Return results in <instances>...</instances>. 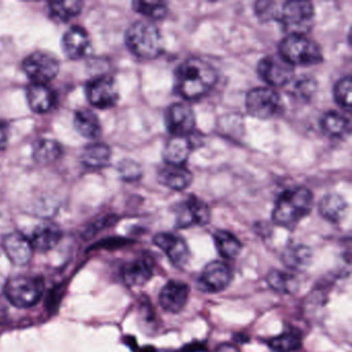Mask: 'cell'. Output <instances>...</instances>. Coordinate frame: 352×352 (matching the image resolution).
Listing matches in <instances>:
<instances>
[{
    "label": "cell",
    "mask_w": 352,
    "mask_h": 352,
    "mask_svg": "<svg viewBox=\"0 0 352 352\" xmlns=\"http://www.w3.org/2000/svg\"><path fill=\"white\" fill-rule=\"evenodd\" d=\"M61 238L63 232L58 226L52 222H44L34 228L30 240L34 251L48 252L58 245Z\"/></svg>",
    "instance_id": "18"
},
{
    "label": "cell",
    "mask_w": 352,
    "mask_h": 352,
    "mask_svg": "<svg viewBox=\"0 0 352 352\" xmlns=\"http://www.w3.org/2000/svg\"><path fill=\"white\" fill-rule=\"evenodd\" d=\"M153 242L166 253L175 267L182 269L190 261V249L182 236L170 232H160L154 236Z\"/></svg>",
    "instance_id": "14"
},
{
    "label": "cell",
    "mask_w": 352,
    "mask_h": 352,
    "mask_svg": "<svg viewBox=\"0 0 352 352\" xmlns=\"http://www.w3.org/2000/svg\"><path fill=\"white\" fill-rule=\"evenodd\" d=\"M88 102L96 108L110 109L119 100V89L116 80L111 76H102L86 85Z\"/></svg>",
    "instance_id": "11"
},
{
    "label": "cell",
    "mask_w": 352,
    "mask_h": 352,
    "mask_svg": "<svg viewBox=\"0 0 352 352\" xmlns=\"http://www.w3.org/2000/svg\"><path fill=\"white\" fill-rule=\"evenodd\" d=\"M166 125L173 137L188 138L197 125L195 112L183 102L173 104L166 111Z\"/></svg>",
    "instance_id": "13"
},
{
    "label": "cell",
    "mask_w": 352,
    "mask_h": 352,
    "mask_svg": "<svg viewBox=\"0 0 352 352\" xmlns=\"http://www.w3.org/2000/svg\"><path fill=\"white\" fill-rule=\"evenodd\" d=\"M26 96L30 108L38 114L49 112L56 104V94L46 84H30Z\"/></svg>",
    "instance_id": "20"
},
{
    "label": "cell",
    "mask_w": 352,
    "mask_h": 352,
    "mask_svg": "<svg viewBox=\"0 0 352 352\" xmlns=\"http://www.w3.org/2000/svg\"><path fill=\"white\" fill-rule=\"evenodd\" d=\"M119 172L124 180L135 181L141 177V166L133 160H123L119 166Z\"/></svg>",
    "instance_id": "37"
},
{
    "label": "cell",
    "mask_w": 352,
    "mask_h": 352,
    "mask_svg": "<svg viewBox=\"0 0 352 352\" xmlns=\"http://www.w3.org/2000/svg\"><path fill=\"white\" fill-rule=\"evenodd\" d=\"M192 173L184 166L166 164L158 173V181L170 190L181 191L192 183Z\"/></svg>",
    "instance_id": "19"
},
{
    "label": "cell",
    "mask_w": 352,
    "mask_h": 352,
    "mask_svg": "<svg viewBox=\"0 0 352 352\" xmlns=\"http://www.w3.org/2000/svg\"><path fill=\"white\" fill-rule=\"evenodd\" d=\"M315 10L311 1H283L278 22L287 36H306L314 24Z\"/></svg>",
    "instance_id": "5"
},
{
    "label": "cell",
    "mask_w": 352,
    "mask_h": 352,
    "mask_svg": "<svg viewBox=\"0 0 352 352\" xmlns=\"http://www.w3.org/2000/svg\"><path fill=\"white\" fill-rule=\"evenodd\" d=\"M259 77L273 87H283L294 79V67L279 54L263 57L257 65Z\"/></svg>",
    "instance_id": "10"
},
{
    "label": "cell",
    "mask_w": 352,
    "mask_h": 352,
    "mask_svg": "<svg viewBox=\"0 0 352 352\" xmlns=\"http://www.w3.org/2000/svg\"><path fill=\"white\" fill-rule=\"evenodd\" d=\"M312 261V251L306 245L296 244L287 247L282 254L285 267L296 271H304Z\"/></svg>",
    "instance_id": "26"
},
{
    "label": "cell",
    "mask_w": 352,
    "mask_h": 352,
    "mask_svg": "<svg viewBox=\"0 0 352 352\" xmlns=\"http://www.w3.org/2000/svg\"><path fill=\"white\" fill-rule=\"evenodd\" d=\"M217 80V72L208 61L192 57L177 67L175 89L184 100H201L211 91Z\"/></svg>",
    "instance_id": "1"
},
{
    "label": "cell",
    "mask_w": 352,
    "mask_h": 352,
    "mask_svg": "<svg viewBox=\"0 0 352 352\" xmlns=\"http://www.w3.org/2000/svg\"><path fill=\"white\" fill-rule=\"evenodd\" d=\"M270 347L276 352H292L302 347V337L296 331H287L269 340Z\"/></svg>",
    "instance_id": "33"
},
{
    "label": "cell",
    "mask_w": 352,
    "mask_h": 352,
    "mask_svg": "<svg viewBox=\"0 0 352 352\" xmlns=\"http://www.w3.org/2000/svg\"><path fill=\"white\" fill-rule=\"evenodd\" d=\"M279 55L292 67H311L322 61L320 46L307 36H286L279 45Z\"/></svg>",
    "instance_id": "4"
},
{
    "label": "cell",
    "mask_w": 352,
    "mask_h": 352,
    "mask_svg": "<svg viewBox=\"0 0 352 352\" xmlns=\"http://www.w3.org/2000/svg\"><path fill=\"white\" fill-rule=\"evenodd\" d=\"M232 279V271L226 263L211 261L204 267L197 279V289L205 294H218L228 287Z\"/></svg>",
    "instance_id": "12"
},
{
    "label": "cell",
    "mask_w": 352,
    "mask_h": 352,
    "mask_svg": "<svg viewBox=\"0 0 352 352\" xmlns=\"http://www.w3.org/2000/svg\"><path fill=\"white\" fill-rule=\"evenodd\" d=\"M133 8L137 13L151 20H162L168 14V5L164 1H133Z\"/></svg>",
    "instance_id": "34"
},
{
    "label": "cell",
    "mask_w": 352,
    "mask_h": 352,
    "mask_svg": "<svg viewBox=\"0 0 352 352\" xmlns=\"http://www.w3.org/2000/svg\"><path fill=\"white\" fill-rule=\"evenodd\" d=\"M313 207V195L304 186L284 190L276 201L273 210V221L287 230H294Z\"/></svg>",
    "instance_id": "2"
},
{
    "label": "cell",
    "mask_w": 352,
    "mask_h": 352,
    "mask_svg": "<svg viewBox=\"0 0 352 352\" xmlns=\"http://www.w3.org/2000/svg\"><path fill=\"white\" fill-rule=\"evenodd\" d=\"M176 226L179 228L203 226L211 219V210L205 201L195 195L186 197L175 207Z\"/></svg>",
    "instance_id": "9"
},
{
    "label": "cell",
    "mask_w": 352,
    "mask_h": 352,
    "mask_svg": "<svg viewBox=\"0 0 352 352\" xmlns=\"http://www.w3.org/2000/svg\"><path fill=\"white\" fill-rule=\"evenodd\" d=\"M189 294L190 287L188 284L178 280H170L160 290L158 300L160 306L166 312L176 314L186 306Z\"/></svg>",
    "instance_id": "15"
},
{
    "label": "cell",
    "mask_w": 352,
    "mask_h": 352,
    "mask_svg": "<svg viewBox=\"0 0 352 352\" xmlns=\"http://www.w3.org/2000/svg\"><path fill=\"white\" fill-rule=\"evenodd\" d=\"M192 142L185 137H172L164 146L162 157L166 164L184 166L192 151Z\"/></svg>",
    "instance_id": "23"
},
{
    "label": "cell",
    "mask_w": 352,
    "mask_h": 352,
    "mask_svg": "<svg viewBox=\"0 0 352 352\" xmlns=\"http://www.w3.org/2000/svg\"><path fill=\"white\" fill-rule=\"evenodd\" d=\"M215 352H240L236 346L232 344H222V345L218 346L217 349Z\"/></svg>",
    "instance_id": "39"
},
{
    "label": "cell",
    "mask_w": 352,
    "mask_h": 352,
    "mask_svg": "<svg viewBox=\"0 0 352 352\" xmlns=\"http://www.w3.org/2000/svg\"><path fill=\"white\" fill-rule=\"evenodd\" d=\"M63 154L60 144L54 140L43 139L36 142L34 147V160L41 166H48L59 160Z\"/></svg>",
    "instance_id": "30"
},
{
    "label": "cell",
    "mask_w": 352,
    "mask_h": 352,
    "mask_svg": "<svg viewBox=\"0 0 352 352\" xmlns=\"http://www.w3.org/2000/svg\"><path fill=\"white\" fill-rule=\"evenodd\" d=\"M3 249L10 261L16 265H25L34 255V247L30 239L20 232H12L3 239Z\"/></svg>",
    "instance_id": "17"
},
{
    "label": "cell",
    "mask_w": 352,
    "mask_h": 352,
    "mask_svg": "<svg viewBox=\"0 0 352 352\" xmlns=\"http://www.w3.org/2000/svg\"><path fill=\"white\" fill-rule=\"evenodd\" d=\"M45 290L44 278L40 276H18L8 280L5 294L13 306L19 309L36 306Z\"/></svg>",
    "instance_id": "6"
},
{
    "label": "cell",
    "mask_w": 352,
    "mask_h": 352,
    "mask_svg": "<svg viewBox=\"0 0 352 352\" xmlns=\"http://www.w3.org/2000/svg\"><path fill=\"white\" fill-rule=\"evenodd\" d=\"M318 211L327 221L339 223L343 221L347 215L348 204L339 193H329L319 201Z\"/></svg>",
    "instance_id": "22"
},
{
    "label": "cell",
    "mask_w": 352,
    "mask_h": 352,
    "mask_svg": "<svg viewBox=\"0 0 352 352\" xmlns=\"http://www.w3.org/2000/svg\"><path fill=\"white\" fill-rule=\"evenodd\" d=\"M292 94L296 100L308 102L316 94L317 82L312 76H302L292 80Z\"/></svg>",
    "instance_id": "32"
},
{
    "label": "cell",
    "mask_w": 352,
    "mask_h": 352,
    "mask_svg": "<svg viewBox=\"0 0 352 352\" xmlns=\"http://www.w3.org/2000/svg\"><path fill=\"white\" fill-rule=\"evenodd\" d=\"M282 3L283 1H274V0H261L255 3L254 11L259 21L263 23L271 21L278 22Z\"/></svg>",
    "instance_id": "35"
},
{
    "label": "cell",
    "mask_w": 352,
    "mask_h": 352,
    "mask_svg": "<svg viewBox=\"0 0 352 352\" xmlns=\"http://www.w3.org/2000/svg\"><path fill=\"white\" fill-rule=\"evenodd\" d=\"M213 236L218 253L223 258L234 259L240 255L243 245L234 234L228 230H219L215 232Z\"/></svg>",
    "instance_id": "29"
},
{
    "label": "cell",
    "mask_w": 352,
    "mask_h": 352,
    "mask_svg": "<svg viewBox=\"0 0 352 352\" xmlns=\"http://www.w3.org/2000/svg\"><path fill=\"white\" fill-rule=\"evenodd\" d=\"M9 142V133H8L7 127L3 124H0V150L5 149Z\"/></svg>",
    "instance_id": "38"
},
{
    "label": "cell",
    "mask_w": 352,
    "mask_h": 352,
    "mask_svg": "<svg viewBox=\"0 0 352 352\" xmlns=\"http://www.w3.org/2000/svg\"><path fill=\"white\" fill-rule=\"evenodd\" d=\"M65 54L73 60H79L89 54L91 41L89 34L81 26H72L63 38Z\"/></svg>",
    "instance_id": "16"
},
{
    "label": "cell",
    "mask_w": 352,
    "mask_h": 352,
    "mask_svg": "<svg viewBox=\"0 0 352 352\" xmlns=\"http://www.w3.org/2000/svg\"><path fill=\"white\" fill-rule=\"evenodd\" d=\"M270 287L279 294H294L298 289V280L292 274L273 270L267 277Z\"/></svg>",
    "instance_id": "31"
},
{
    "label": "cell",
    "mask_w": 352,
    "mask_h": 352,
    "mask_svg": "<svg viewBox=\"0 0 352 352\" xmlns=\"http://www.w3.org/2000/svg\"><path fill=\"white\" fill-rule=\"evenodd\" d=\"M153 263L148 257L135 259L123 270V280L129 286H143L153 277Z\"/></svg>",
    "instance_id": "21"
},
{
    "label": "cell",
    "mask_w": 352,
    "mask_h": 352,
    "mask_svg": "<svg viewBox=\"0 0 352 352\" xmlns=\"http://www.w3.org/2000/svg\"><path fill=\"white\" fill-rule=\"evenodd\" d=\"M245 104L247 112L261 120L273 118L282 109L279 94L271 87L253 88L247 94Z\"/></svg>",
    "instance_id": "7"
},
{
    "label": "cell",
    "mask_w": 352,
    "mask_h": 352,
    "mask_svg": "<svg viewBox=\"0 0 352 352\" xmlns=\"http://www.w3.org/2000/svg\"><path fill=\"white\" fill-rule=\"evenodd\" d=\"M74 124L78 133L86 139H98L102 133V125L98 115L87 109L76 113Z\"/></svg>",
    "instance_id": "25"
},
{
    "label": "cell",
    "mask_w": 352,
    "mask_h": 352,
    "mask_svg": "<svg viewBox=\"0 0 352 352\" xmlns=\"http://www.w3.org/2000/svg\"><path fill=\"white\" fill-rule=\"evenodd\" d=\"M322 131L333 139H345L350 135L351 124L347 117L337 111H329L320 120Z\"/></svg>",
    "instance_id": "24"
},
{
    "label": "cell",
    "mask_w": 352,
    "mask_h": 352,
    "mask_svg": "<svg viewBox=\"0 0 352 352\" xmlns=\"http://www.w3.org/2000/svg\"><path fill=\"white\" fill-rule=\"evenodd\" d=\"M351 77L346 76L336 83L333 88L335 102L344 110H351Z\"/></svg>",
    "instance_id": "36"
},
{
    "label": "cell",
    "mask_w": 352,
    "mask_h": 352,
    "mask_svg": "<svg viewBox=\"0 0 352 352\" xmlns=\"http://www.w3.org/2000/svg\"><path fill=\"white\" fill-rule=\"evenodd\" d=\"M127 48L139 58L154 59L164 52V38L157 26L149 20H140L125 34Z\"/></svg>",
    "instance_id": "3"
},
{
    "label": "cell",
    "mask_w": 352,
    "mask_h": 352,
    "mask_svg": "<svg viewBox=\"0 0 352 352\" xmlns=\"http://www.w3.org/2000/svg\"><path fill=\"white\" fill-rule=\"evenodd\" d=\"M112 151L106 144L94 143L85 147L81 154L82 164L89 168H102L110 164Z\"/></svg>",
    "instance_id": "27"
},
{
    "label": "cell",
    "mask_w": 352,
    "mask_h": 352,
    "mask_svg": "<svg viewBox=\"0 0 352 352\" xmlns=\"http://www.w3.org/2000/svg\"><path fill=\"white\" fill-rule=\"evenodd\" d=\"M83 3L79 0H67V1H52L48 3L47 11L54 21L65 23L71 21L81 13Z\"/></svg>",
    "instance_id": "28"
},
{
    "label": "cell",
    "mask_w": 352,
    "mask_h": 352,
    "mask_svg": "<svg viewBox=\"0 0 352 352\" xmlns=\"http://www.w3.org/2000/svg\"><path fill=\"white\" fill-rule=\"evenodd\" d=\"M60 69V63L53 55L46 52L32 53L23 61V71L34 84L52 81Z\"/></svg>",
    "instance_id": "8"
}]
</instances>
